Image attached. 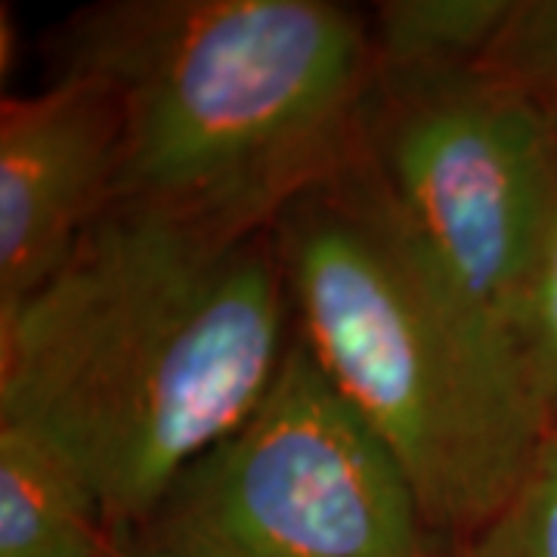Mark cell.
Listing matches in <instances>:
<instances>
[{"mask_svg":"<svg viewBox=\"0 0 557 557\" xmlns=\"http://www.w3.org/2000/svg\"><path fill=\"white\" fill-rule=\"evenodd\" d=\"M292 341L273 233L230 236L112 201L0 319V424L72 468L127 539L251 416Z\"/></svg>","mask_w":557,"mask_h":557,"instance_id":"obj_1","label":"cell"},{"mask_svg":"<svg viewBox=\"0 0 557 557\" xmlns=\"http://www.w3.org/2000/svg\"><path fill=\"white\" fill-rule=\"evenodd\" d=\"M53 75L119 102L115 201L260 236L362 159L379 60L332 0H109L57 32Z\"/></svg>","mask_w":557,"mask_h":557,"instance_id":"obj_2","label":"cell"},{"mask_svg":"<svg viewBox=\"0 0 557 557\" xmlns=\"http://www.w3.org/2000/svg\"><path fill=\"white\" fill-rule=\"evenodd\" d=\"M273 242L298 338L431 523L471 536L555 434L518 332L418 239L366 159L295 201Z\"/></svg>","mask_w":557,"mask_h":557,"instance_id":"obj_3","label":"cell"},{"mask_svg":"<svg viewBox=\"0 0 557 557\" xmlns=\"http://www.w3.org/2000/svg\"><path fill=\"white\" fill-rule=\"evenodd\" d=\"M134 536L186 557H453L298 332L251 416L180 471Z\"/></svg>","mask_w":557,"mask_h":557,"instance_id":"obj_4","label":"cell"},{"mask_svg":"<svg viewBox=\"0 0 557 557\" xmlns=\"http://www.w3.org/2000/svg\"><path fill=\"white\" fill-rule=\"evenodd\" d=\"M362 159L434 258L520 335L557 201V124L490 65L379 75Z\"/></svg>","mask_w":557,"mask_h":557,"instance_id":"obj_5","label":"cell"},{"mask_svg":"<svg viewBox=\"0 0 557 557\" xmlns=\"http://www.w3.org/2000/svg\"><path fill=\"white\" fill-rule=\"evenodd\" d=\"M121 109L100 81L53 75L0 106V319L20 310L119 196Z\"/></svg>","mask_w":557,"mask_h":557,"instance_id":"obj_6","label":"cell"},{"mask_svg":"<svg viewBox=\"0 0 557 557\" xmlns=\"http://www.w3.org/2000/svg\"><path fill=\"white\" fill-rule=\"evenodd\" d=\"M115 542L78 474L0 424V557H106Z\"/></svg>","mask_w":557,"mask_h":557,"instance_id":"obj_7","label":"cell"},{"mask_svg":"<svg viewBox=\"0 0 557 557\" xmlns=\"http://www.w3.org/2000/svg\"><path fill=\"white\" fill-rule=\"evenodd\" d=\"M515 0H384L369 32L379 75H434L483 65Z\"/></svg>","mask_w":557,"mask_h":557,"instance_id":"obj_8","label":"cell"},{"mask_svg":"<svg viewBox=\"0 0 557 557\" xmlns=\"http://www.w3.org/2000/svg\"><path fill=\"white\" fill-rule=\"evenodd\" d=\"M453 557H557V431L518 493L480 530L458 539Z\"/></svg>","mask_w":557,"mask_h":557,"instance_id":"obj_9","label":"cell"},{"mask_svg":"<svg viewBox=\"0 0 557 557\" xmlns=\"http://www.w3.org/2000/svg\"><path fill=\"white\" fill-rule=\"evenodd\" d=\"M483 65L518 84L557 124V0H515Z\"/></svg>","mask_w":557,"mask_h":557,"instance_id":"obj_10","label":"cell"},{"mask_svg":"<svg viewBox=\"0 0 557 557\" xmlns=\"http://www.w3.org/2000/svg\"><path fill=\"white\" fill-rule=\"evenodd\" d=\"M518 329L557 431V201L523 292Z\"/></svg>","mask_w":557,"mask_h":557,"instance_id":"obj_11","label":"cell"},{"mask_svg":"<svg viewBox=\"0 0 557 557\" xmlns=\"http://www.w3.org/2000/svg\"><path fill=\"white\" fill-rule=\"evenodd\" d=\"M106 557H186V555H180V552H174V548H164V545H159V542L131 536V539H119V542H115V548H112Z\"/></svg>","mask_w":557,"mask_h":557,"instance_id":"obj_12","label":"cell"}]
</instances>
